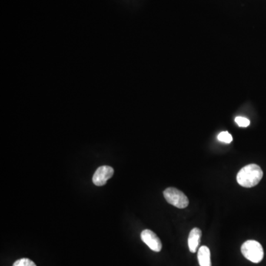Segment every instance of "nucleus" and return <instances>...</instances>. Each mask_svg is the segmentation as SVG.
<instances>
[{
  "label": "nucleus",
  "mask_w": 266,
  "mask_h": 266,
  "mask_svg": "<svg viewBox=\"0 0 266 266\" xmlns=\"http://www.w3.org/2000/svg\"><path fill=\"white\" fill-rule=\"evenodd\" d=\"M235 122L238 124L239 127H247L250 124L249 120L244 117H237L235 118Z\"/></svg>",
  "instance_id": "nucleus-10"
},
{
  "label": "nucleus",
  "mask_w": 266,
  "mask_h": 266,
  "mask_svg": "<svg viewBox=\"0 0 266 266\" xmlns=\"http://www.w3.org/2000/svg\"><path fill=\"white\" fill-rule=\"evenodd\" d=\"M13 266H37L35 263L32 261V260H29V259L22 258L20 260H17L15 263H14Z\"/></svg>",
  "instance_id": "nucleus-9"
},
{
  "label": "nucleus",
  "mask_w": 266,
  "mask_h": 266,
  "mask_svg": "<svg viewBox=\"0 0 266 266\" xmlns=\"http://www.w3.org/2000/svg\"><path fill=\"white\" fill-rule=\"evenodd\" d=\"M217 139L221 141V142H224L226 144H230L232 141L233 138L228 132H222V133L219 134L218 136H217Z\"/></svg>",
  "instance_id": "nucleus-8"
},
{
  "label": "nucleus",
  "mask_w": 266,
  "mask_h": 266,
  "mask_svg": "<svg viewBox=\"0 0 266 266\" xmlns=\"http://www.w3.org/2000/svg\"><path fill=\"white\" fill-rule=\"evenodd\" d=\"M263 171L257 164H249L242 168L237 175V183L242 187H255L263 178Z\"/></svg>",
  "instance_id": "nucleus-1"
},
{
  "label": "nucleus",
  "mask_w": 266,
  "mask_h": 266,
  "mask_svg": "<svg viewBox=\"0 0 266 266\" xmlns=\"http://www.w3.org/2000/svg\"><path fill=\"white\" fill-rule=\"evenodd\" d=\"M243 255L254 263H259L263 260L264 251L261 244L255 240H248L241 247Z\"/></svg>",
  "instance_id": "nucleus-2"
},
{
  "label": "nucleus",
  "mask_w": 266,
  "mask_h": 266,
  "mask_svg": "<svg viewBox=\"0 0 266 266\" xmlns=\"http://www.w3.org/2000/svg\"><path fill=\"white\" fill-rule=\"evenodd\" d=\"M114 174V168L109 166H101L95 171L93 177V182L98 187L105 185L107 181L113 177Z\"/></svg>",
  "instance_id": "nucleus-4"
},
{
  "label": "nucleus",
  "mask_w": 266,
  "mask_h": 266,
  "mask_svg": "<svg viewBox=\"0 0 266 266\" xmlns=\"http://www.w3.org/2000/svg\"><path fill=\"white\" fill-rule=\"evenodd\" d=\"M141 240L145 244L148 246L149 248L155 252H159L162 248V243L159 237L154 234L152 231L145 229L141 232Z\"/></svg>",
  "instance_id": "nucleus-5"
},
{
  "label": "nucleus",
  "mask_w": 266,
  "mask_h": 266,
  "mask_svg": "<svg viewBox=\"0 0 266 266\" xmlns=\"http://www.w3.org/2000/svg\"><path fill=\"white\" fill-rule=\"evenodd\" d=\"M166 201L178 209H184L188 207L189 199L183 191L176 188L170 187L164 191Z\"/></svg>",
  "instance_id": "nucleus-3"
},
{
  "label": "nucleus",
  "mask_w": 266,
  "mask_h": 266,
  "mask_svg": "<svg viewBox=\"0 0 266 266\" xmlns=\"http://www.w3.org/2000/svg\"><path fill=\"white\" fill-rule=\"evenodd\" d=\"M202 231L200 228H194L190 231L189 235L188 245L190 251L191 253H195L197 251L200 243H201Z\"/></svg>",
  "instance_id": "nucleus-6"
},
{
  "label": "nucleus",
  "mask_w": 266,
  "mask_h": 266,
  "mask_svg": "<svg viewBox=\"0 0 266 266\" xmlns=\"http://www.w3.org/2000/svg\"><path fill=\"white\" fill-rule=\"evenodd\" d=\"M197 259L201 266H211V253L208 247L204 246L199 248Z\"/></svg>",
  "instance_id": "nucleus-7"
}]
</instances>
